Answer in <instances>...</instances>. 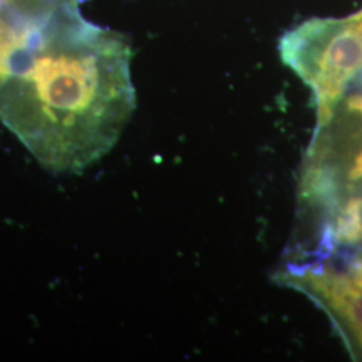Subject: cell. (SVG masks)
Wrapping results in <instances>:
<instances>
[{
	"mask_svg": "<svg viewBox=\"0 0 362 362\" xmlns=\"http://www.w3.org/2000/svg\"><path fill=\"white\" fill-rule=\"evenodd\" d=\"M336 238L341 242L362 240V200L351 199L337 220Z\"/></svg>",
	"mask_w": 362,
	"mask_h": 362,
	"instance_id": "obj_5",
	"label": "cell"
},
{
	"mask_svg": "<svg viewBox=\"0 0 362 362\" xmlns=\"http://www.w3.org/2000/svg\"><path fill=\"white\" fill-rule=\"evenodd\" d=\"M77 0H0V85L13 57L62 7Z\"/></svg>",
	"mask_w": 362,
	"mask_h": 362,
	"instance_id": "obj_3",
	"label": "cell"
},
{
	"mask_svg": "<svg viewBox=\"0 0 362 362\" xmlns=\"http://www.w3.org/2000/svg\"><path fill=\"white\" fill-rule=\"evenodd\" d=\"M67 4L13 57L0 124L54 173H82L116 145L136 109L125 35Z\"/></svg>",
	"mask_w": 362,
	"mask_h": 362,
	"instance_id": "obj_1",
	"label": "cell"
},
{
	"mask_svg": "<svg viewBox=\"0 0 362 362\" xmlns=\"http://www.w3.org/2000/svg\"><path fill=\"white\" fill-rule=\"evenodd\" d=\"M357 339H358V342H360V345H361L362 348V333L361 334H358V336H357Z\"/></svg>",
	"mask_w": 362,
	"mask_h": 362,
	"instance_id": "obj_7",
	"label": "cell"
},
{
	"mask_svg": "<svg viewBox=\"0 0 362 362\" xmlns=\"http://www.w3.org/2000/svg\"><path fill=\"white\" fill-rule=\"evenodd\" d=\"M362 177V152L360 155L357 156L356 158V164L353 169L350 170V179L353 180H358Z\"/></svg>",
	"mask_w": 362,
	"mask_h": 362,
	"instance_id": "obj_6",
	"label": "cell"
},
{
	"mask_svg": "<svg viewBox=\"0 0 362 362\" xmlns=\"http://www.w3.org/2000/svg\"><path fill=\"white\" fill-rule=\"evenodd\" d=\"M279 52L313 91L318 129H324L362 73V10L348 18H313L298 25L282 37Z\"/></svg>",
	"mask_w": 362,
	"mask_h": 362,
	"instance_id": "obj_2",
	"label": "cell"
},
{
	"mask_svg": "<svg viewBox=\"0 0 362 362\" xmlns=\"http://www.w3.org/2000/svg\"><path fill=\"white\" fill-rule=\"evenodd\" d=\"M298 281V284H303L308 290L321 298L332 310L342 317L356 336L361 334L362 287L351 276L308 272Z\"/></svg>",
	"mask_w": 362,
	"mask_h": 362,
	"instance_id": "obj_4",
	"label": "cell"
}]
</instances>
